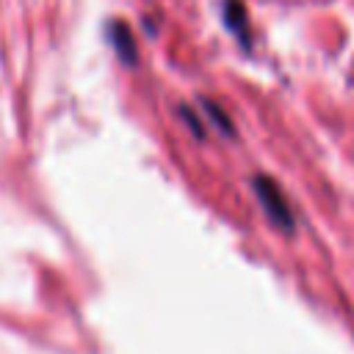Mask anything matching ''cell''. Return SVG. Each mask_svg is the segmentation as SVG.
<instances>
[{
  "mask_svg": "<svg viewBox=\"0 0 354 354\" xmlns=\"http://www.w3.org/2000/svg\"><path fill=\"white\" fill-rule=\"evenodd\" d=\"M111 44H113V50L119 53V58H122L124 64H133V61H136L133 33L127 30V25H122V22H113V25H111Z\"/></svg>",
  "mask_w": 354,
  "mask_h": 354,
  "instance_id": "3",
  "label": "cell"
},
{
  "mask_svg": "<svg viewBox=\"0 0 354 354\" xmlns=\"http://www.w3.org/2000/svg\"><path fill=\"white\" fill-rule=\"evenodd\" d=\"M224 22L227 28L243 41V47H249V25H246V8L238 0H227L224 6Z\"/></svg>",
  "mask_w": 354,
  "mask_h": 354,
  "instance_id": "2",
  "label": "cell"
},
{
  "mask_svg": "<svg viewBox=\"0 0 354 354\" xmlns=\"http://www.w3.org/2000/svg\"><path fill=\"white\" fill-rule=\"evenodd\" d=\"M252 188H254V194H257V199H260L268 221L277 230H282V232H293L296 230V218H293V210H290L282 188L271 177H266V174H257L254 183H252Z\"/></svg>",
  "mask_w": 354,
  "mask_h": 354,
  "instance_id": "1",
  "label": "cell"
},
{
  "mask_svg": "<svg viewBox=\"0 0 354 354\" xmlns=\"http://www.w3.org/2000/svg\"><path fill=\"white\" fill-rule=\"evenodd\" d=\"M202 105L207 108L210 119H213V122H216V124H218V127H221V130H224V133L230 136V133H232V122H230V119H227V116L221 113V108H216V105H213V102H207V100H202Z\"/></svg>",
  "mask_w": 354,
  "mask_h": 354,
  "instance_id": "4",
  "label": "cell"
}]
</instances>
